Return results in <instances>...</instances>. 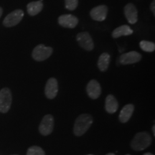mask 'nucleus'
I'll use <instances>...</instances> for the list:
<instances>
[{
	"mask_svg": "<svg viewBox=\"0 0 155 155\" xmlns=\"http://www.w3.org/2000/svg\"><path fill=\"white\" fill-rule=\"evenodd\" d=\"M93 123V117L90 114H81L75 120L73 133L77 137H80L84 134Z\"/></svg>",
	"mask_w": 155,
	"mask_h": 155,
	"instance_id": "nucleus-1",
	"label": "nucleus"
},
{
	"mask_svg": "<svg viewBox=\"0 0 155 155\" xmlns=\"http://www.w3.org/2000/svg\"><path fill=\"white\" fill-rule=\"evenodd\" d=\"M152 143V137L146 131L139 132L135 135L131 142V147L135 151H143Z\"/></svg>",
	"mask_w": 155,
	"mask_h": 155,
	"instance_id": "nucleus-2",
	"label": "nucleus"
},
{
	"mask_svg": "<svg viewBox=\"0 0 155 155\" xmlns=\"http://www.w3.org/2000/svg\"><path fill=\"white\" fill-rule=\"evenodd\" d=\"M53 50L50 47H47L44 45H38L34 48L32 56L36 61H43L48 59L53 53Z\"/></svg>",
	"mask_w": 155,
	"mask_h": 155,
	"instance_id": "nucleus-3",
	"label": "nucleus"
},
{
	"mask_svg": "<svg viewBox=\"0 0 155 155\" xmlns=\"http://www.w3.org/2000/svg\"><path fill=\"white\" fill-rule=\"evenodd\" d=\"M12 96L9 88H4L0 91V112L7 113L10 109Z\"/></svg>",
	"mask_w": 155,
	"mask_h": 155,
	"instance_id": "nucleus-4",
	"label": "nucleus"
},
{
	"mask_svg": "<svg viewBox=\"0 0 155 155\" xmlns=\"http://www.w3.org/2000/svg\"><path fill=\"white\" fill-rule=\"evenodd\" d=\"M23 17H24V12L22 9H16V10L9 13L5 17L3 21V25L7 28L14 27L20 22Z\"/></svg>",
	"mask_w": 155,
	"mask_h": 155,
	"instance_id": "nucleus-5",
	"label": "nucleus"
},
{
	"mask_svg": "<svg viewBox=\"0 0 155 155\" xmlns=\"http://www.w3.org/2000/svg\"><path fill=\"white\" fill-rule=\"evenodd\" d=\"M54 129V118L51 114H47L42 118L39 127V131L43 136L49 135L53 132Z\"/></svg>",
	"mask_w": 155,
	"mask_h": 155,
	"instance_id": "nucleus-6",
	"label": "nucleus"
},
{
	"mask_svg": "<svg viewBox=\"0 0 155 155\" xmlns=\"http://www.w3.org/2000/svg\"><path fill=\"white\" fill-rule=\"evenodd\" d=\"M76 40L79 45L87 51H91L94 48V43L91 35L87 32H80L77 35Z\"/></svg>",
	"mask_w": 155,
	"mask_h": 155,
	"instance_id": "nucleus-7",
	"label": "nucleus"
},
{
	"mask_svg": "<svg viewBox=\"0 0 155 155\" xmlns=\"http://www.w3.org/2000/svg\"><path fill=\"white\" fill-rule=\"evenodd\" d=\"M141 59V55L137 51H131L124 53L119 58V62L122 65H129L138 63Z\"/></svg>",
	"mask_w": 155,
	"mask_h": 155,
	"instance_id": "nucleus-8",
	"label": "nucleus"
},
{
	"mask_svg": "<svg viewBox=\"0 0 155 155\" xmlns=\"http://www.w3.org/2000/svg\"><path fill=\"white\" fill-rule=\"evenodd\" d=\"M58 92V81L54 78H51L47 81L45 88V94L48 98L53 99L57 96Z\"/></svg>",
	"mask_w": 155,
	"mask_h": 155,
	"instance_id": "nucleus-9",
	"label": "nucleus"
},
{
	"mask_svg": "<svg viewBox=\"0 0 155 155\" xmlns=\"http://www.w3.org/2000/svg\"><path fill=\"white\" fill-rule=\"evenodd\" d=\"M58 23L63 28L73 29L78 24V19L73 15H63L59 17Z\"/></svg>",
	"mask_w": 155,
	"mask_h": 155,
	"instance_id": "nucleus-10",
	"label": "nucleus"
},
{
	"mask_svg": "<svg viewBox=\"0 0 155 155\" xmlns=\"http://www.w3.org/2000/svg\"><path fill=\"white\" fill-rule=\"evenodd\" d=\"M108 14V8L106 5H98L95 7L90 12L91 18L98 22H102L106 18Z\"/></svg>",
	"mask_w": 155,
	"mask_h": 155,
	"instance_id": "nucleus-11",
	"label": "nucleus"
},
{
	"mask_svg": "<svg viewBox=\"0 0 155 155\" xmlns=\"http://www.w3.org/2000/svg\"><path fill=\"white\" fill-rule=\"evenodd\" d=\"M86 91L88 96L92 99H97L100 96L101 93V88L99 83L96 80L89 81L86 86Z\"/></svg>",
	"mask_w": 155,
	"mask_h": 155,
	"instance_id": "nucleus-12",
	"label": "nucleus"
},
{
	"mask_svg": "<svg viewBox=\"0 0 155 155\" xmlns=\"http://www.w3.org/2000/svg\"><path fill=\"white\" fill-rule=\"evenodd\" d=\"M124 15L127 21L130 24H135L138 19V12L136 7L132 3H129L124 7Z\"/></svg>",
	"mask_w": 155,
	"mask_h": 155,
	"instance_id": "nucleus-13",
	"label": "nucleus"
},
{
	"mask_svg": "<svg viewBox=\"0 0 155 155\" xmlns=\"http://www.w3.org/2000/svg\"><path fill=\"white\" fill-rule=\"evenodd\" d=\"M134 106L133 104H127L121 109L119 114V120L121 123H126L130 119L132 116Z\"/></svg>",
	"mask_w": 155,
	"mask_h": 155,
	"instance_id": "nucleus-14",
	"label": "nucleus"
},
{
	"mask_svg": "<svg viewBox=\"0 0 155 155\" xmlns=\"http://www.w3.org/2000/svg\"><path fill=\"white\" fill-rule=\"evenodd\" d=\"M118 108H119V104L116 98L113 95H108L106 98V111L109 114H114L117 111Z\"/></svg>",
	"mask_w": 155,
	"mask_h": 155,
	"instance_id": "nucleus-15",
	"label": "nucleus"
},
{
	"mask_svg": "<svg viewBox=\"0 0 155 155\" xmlns=\"http://www.w3.org/2000/svg\"><path fill=\"white\" fill-rule=\"evenodd\" d=\"M42 8H43V4L42 2V0L32 2L27 6L28 12L30 16H35V15L39 14L42 11Z\"/></svg>",
	"mask_w": 155,
	"mask_h": 155,
	"instance_id": "nucleus-16",
	"label": "nucleus"
},
{
	"mask_svg": "<svg viewBox=\"0 0 155 155\" xmlns=\"http://www.w3.org/2000/svg\"><path fill=\"white\" fill-rule=\"evenodd\" d=\"M134 31L128 25H122L119 28H116L112 32V37L114 38H118L121 36L131 35L133 34Z\"/></svg>",
	"mask_w": 155,
	"mask_h": 155,
	"instance_id": "nucleus-17",
	"label": "nucleus"
},
{
	"mask_svg": "<svg viewBox=\"0 0 155 155\" xmlns=\"http://www.w3.org/2000/svg\"><path fill=\"white\" fill-rule=\"evenodd\" d=\"M110 60H111V56L107 53H104L100 55L98 61V67L101 71L104 72L107 71L109 66Z\"/></svg>",
	"mask_w": 155,
	"mask_h": 155,
	"instance_id": "nucleus-18",
	"label": "nucleus"
},
{
	"mask_svg": "<svg viewBox=\"0 0 155 155\" xmlns=\"http://www.w3.org/2000/svg\"><path fill=\"white\" fill-rule=\"evenodd\" d=\"M140 48L145 52H149V53H152L154 52L155 50V45L154 42L147 41V40H142L139 43Z\"/></svg>",
	"mask_w": 155,
	"mask_h": 155,
	"instance_id": "nucleus-19",
	"label": "nucleus"
},
{
	"mask_svg": "<svg viewBox=\"0 0 155 155\" xmlns=\"http://www.w3.org/2000/svg\"><path fill=\"white\" fill-rule=\"evenodd\" d=\"M27 155H45V153L41 147L32 146L28 149Z\"/></svg>",
	"mask_w": 155,
	"mask_h": 155,
	"instance_id": "nucleus-20",
	"label": "nucleus"
},
{
	"mask_svg": "<svg viewBox=\"0 0 155 155\" xmlns=\"http://www.w3.org/2000/svg\"><path fill=\"white\" fill-rule=\"evenodd\" d=\"M65 8L68 10L73 11L77 8L78 0H65Z\"/></svg>",
	"mask_w": 155,
	"mask_h": 155,
	"instance_id": "nucleus-21",
	"label": "nucleus"
},
{
	"mask_svg": "<svg viewBox=\"0 0 155 155\" xmlns=\"http://www.w3.org/2000/svg\"><path fill=\"white\" fill-rule=\"evenodd\" d=\"M154 5H155V1L154 0V1L152 2V4H151V10H152V12H153V15H155V9H154Z\"/></svg>",
	"mask_w": 155,
	"mask_h": 155,
	"instance_id": "nucleus-22",
	"label": "nucleus"
},
{
	"mask_svg": "<svg viewBox=\"0 0 155 155\" xmlns=\"http://www.w3.org/2000/svg\"><path fill=\"white\" fill-rule=\"evenodd\" d=\"M2 13H3L2 8V7H0V17H2Z\"/></svg>",
	"mask_w": 155,
	"mask_h": 155,
	"instance_id": "nucleus-23",
	"label": "nucleus"
},
{
	"mask_svg": "<svg viewBox=\"0 0 155 155\" xmlns=\"http://www.w3.org/2000/svg\"><path fill=\"white\" fill-rule=\"evenodd\" d=\"M154 129H155V126H153L152 130H153V134H154V136L155 135V130H154Z\"/></svg>",
	"mask_w": 155,
	"mask_h": 155,
	"instance_id": "nucleus-24",
	"label": "nucleus"
},
{
	"mask_svg": "<svg viewBox=\"0 0 155 155\" xmlns=\"http://www.w3.org/2000/svg\"><path fill=\"white\" fill-rule=\"evenodd\" d=\"M143 155H154V154H152V153L150 152H147V153H145V154H144Z\"/></svg>",
	"mask_w": 155,
	"mask_h": 155,
	"instance_id": "nucleus-25",
	"label": "nucleus"
},
{
	"mask_svg": "<svg viewBox=\"0 0 155 155\" xmlns=\"http://www.w3.org/2000/svg\"><path fill=\"white\" fill-rule=\"evenodd\" d=\"M106 155H115V154H113V153H108V154H106Z\"/></svg>",
	"mask_w": 155,
	"mask_h": 155,
	"instance_id": "nucleus-26",
	"label": "nucleus"
},
{
	"mask_svg": "<svg viewBox=\"0 0 155 155\" xmlns=\"http://www.w3.org/2000/svg\"><path fill=\"white\" fill-rule=\"evenodd\" d=\"M88 155H94V154H88Z\"/></svg>",
	"mask_w": 155,
	"mask_h": 155,
	"instance_id": "nucleus-27",
	"label": "nucleus"
},
{
	"mask_svg": "<svg viewBox=\"0 0 155 155\" xmlns=\"http://www.w3.org/2000/svg\"><path fill=\"white\" fill-rule=\"evenodd\" d=\"M12 155H17V154H12Z\"/></svg>",
	"mask_w": 155,
	"mask_h": 155,
	"instance_id": "nucleus-28",
	"label": "nucleus"
},
{
	"mask_svg": "<svg viewBox=\"0 0 155 155\" xmlns=\"http://www.w3.org/2000/svg\"><path fill=\"white\" fill-rule=\"evenodd\" d=\"M126 155H131V154H126Z\"/></svg>",
	"mask_w": 155,
	"mask_h": 155,
	"instance_id": "nucleus-29",
	"label": "nucleus"
}]
</instances>
